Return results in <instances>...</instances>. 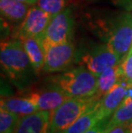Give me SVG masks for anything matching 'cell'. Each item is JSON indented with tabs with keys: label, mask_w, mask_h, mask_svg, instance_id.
I'll return each instance as SVG.
<instances>
[{
	"label": "cell",
	"mask_w": 132,
	"mask_h": 133,
	"mask_svg": "<svg viewBox=\"0 0 132 133\" xmlns=\"http://www.w3.org/2000/svg\"><path fill=\"white\" fill-rule=\"evenodd\" d=\"M52 83L70 97L89 98L97 92L98 76L86 67L81 66L55 76Z\"/></svg>",
	"instance_id": "2"
},
{
	"label": "cell",
	"mask_w": 132,
	"mask_h": 133,
	"mask_svg": "<svg viewBox=\"0 0 132 133\" xmlns=\"http://www.w3.org/2000/svg\"><path fill=\"white\" fill-rule=\"evenodd\" d=\"M73 18L70 9H64L53 16L42 38L45 48L71 41L73 33Z\"/></svg>",
	"instance_id": "4"
},
{
	"label": "cell",
	"mask_w": 132,
	"mask_h": 133,
	"mask_svg": "<svg viewBox=\"0 0 132 133\" xmlns=\"http://www.w3.org/2000/svg\"><path fill=\"white\" fill-rule=\"evenodd\" d=\"M51 112L39 111L20 117L13 133H49Z\"/></svg>",
	"instance_id": "11"
},
{
	"label": "cell",
	"mask_w": 132,
	"mask_h": 133,
	"mask_svg": "<svg viewBox=\"0 0 132 133\" xmlns=\"http://www.w3.org/2000/svg\"><path fill=\"white\" fill-rule=\"evenodd\" d=\"M75 46L71 41L52 45L46 48L45 72H59L67 69L74 60Z\"/></svg>",
	"instance_id": "8"
},
{
	"label": "cell",
	"mask_w": 132,
	"mask_h": 133,
	"mask_svg": "<svg viewBox=\"0 0 132 133\" xmlns=\"http://www.w3.org/2000/svg\"><path fill=\"white\" fill-rule=\"evenodd\" d=\"M120 61V58L107 45H99L93 47L81 58V64L97 76L109 68L117 65Z\"/></svg>",
	"instance_id": "6"
},
{
	"label": "cell",
	"mask_w": 132,
	"mask_h": 133,
	"mask_svg": "<svg viewBox=\"0 0 132 133\" xmlns=\"http://www.w3.org/2000/svg\"><path fill=\"white\" fill-rule=\"evenodd\" d=\"M108 47L122 59L128 54L132 46V11L120 16L111 33Z\"/></svg>",
	"instance_id": "5"
},
{
	"label": "cell",
	"mask_w": 132,
	"mask_h": 133,
	"mask_svg": "<svg viewBox=\"0 0 132 133\" xmlns=\"http://www.w3.org/2000/svg\"><path fill=\"white\" fill-rule=\"evenodd\" d=\"M25 50L29 58L31 64L36 74L43 70L46 60V48L42 38L27 37L22 39Z\"/></svg>",
	"instance_id": "12"
},
{
	"label": "cell",
	"mask_w": 132,
	"mask_h": 133,
	"mask_svg": "<svg viewBox=\"0 0 132 133\" xmlns=\"http://www.w3.org/2000/svg\"><path fill=\"white\" fill-rule=\"evenodd\" d=\"M128 128H129V130H130V133H132V121L128 124Z\"/></svg>",
	"instance_id": "25"
},
{
	"label": "cell",
	"mask_w": 132,
	"mask_h": 133,
	"mask_svg": "<svg viewBox=\"0 0 132 133\" xmlns=\"http://www.w3.org/2000/svg\"><path fill=\"white\" fill-rule=\"evenodd\" d=\"M17 1H21V2H23V3H26L27 4H35L37 3L38 0H17Z\"/></svg>",
	"instance_id": "24"
},
{
	"label": "cell",
	"mask_w": 132,
	"mask_h": 133,
	"mask_svg": "<svg viewBox=\"0 0 132 133\" xmlns=\"http://www.w3.org/2000/svg\"><path fill=\"white\" fill-rule=\"evenodd\" d=\"M106 121L107 120L101 121V122L97 124L93 128L89 129L85 133H107V131H106Z\"/></svg>",
	"instance_id": "21"
},
{
	"label": "cell",
	"mask_w": 132,
	"mask_h": 133,
	"mask_svg": "<svg viewBox=\"0 0 132 133\" xmlns=\"http://www.w3.org/2000/svg\"><path fill=\"white\" fill-rule=\"evenodd\" d=\"M120 67L122 71V79L129 85L132 84V46L128 54L120 61Z\"/></svg>",
	"instance_id": "20"
},
{
	"label": "cell",
	"mask_w": 132,
	"mask_h": 133,
	"mask_svg": "<svg viewBox=\"0 0 132 133\" xmlns=\"http://www.w3.org/2000/svg\"><path fill=\"white\" fill-rule=\"evenodd\" d=\"M33 101L39 110L52 112L59 107L70 96L54 86L52 89L33 91L27 96Z\"/></svg>",
	"instance_id": "10"
},
{
	"label": "cell",
	"mask_w": 132,
	"mask_h": 133,
	"mask_svg": "<svg viewBox=\"0 0 132 133\" xmlns=\"http://www.w3.org/2000/svg\"><path fill=\"white\" fill-rule=\"evenodd\" d=\"M100 122H101V119L98 114L96 105H95L94 107L81 115L74 124H71L63 133H85Z\"/></svg>",
	"instance_id": "17"
},
{
	"label": "cell",
	"mask_w": 132,
	"mask_h": 133,
	"mask_svg": "<svg viewBox=\"0 0 132 133\" xmlns=\"http://www.w3.org/2000/svg\"><path fill=\"white\" fill-rule=\"evenodd\" d=\"M1 108L15 112L19 117L39 111L37 106L29 97H9L1 99Z\"/></svg>",
	"instance_id": "15"
},
{
	"label": "cell",
	"mask_w": 132,
	"mask_h": 133,
	"mask_svg": "<svg viewBox=\"0 0 132 133\" xmlns=\"http://www.w3.org/2000/svg\"><path fill=\"white\" fill-rule=\"evenodd\" d=\"M29 5L17 0H0L2 19L10 23H22L29 10Z\"/></svg>",
	"instance_id": "13"
},
{
	"label": "cell",
	"mask_w": 132,
	"mask_h": 133,
	"mask_svg": "<svg viewBox=\"0 0 132 133\" xmlns=\"http://www.w3.org/2000/svg\"><path fill=\"white\" fill-rule=\"evenodd\" d=\"M115 4L121 6L127 11H132V0H113Z\"/></svg>",
	"instance_id": "22"
},
{
	"label": "cell",
	"mask_w": 132,
	"mask_h": 133,
	"mask_svg": "<svg viewBox=\"0 0 132 133\" xmlns=\"http://www.w3.org/2000/svg\"><path fill=\"white\" fill-rule=\"evenodd\" d=\"M65 0H38L36 5L51 16H55L65 9Z\"/></svg>",
	"instance_id": "19"
},
{
	"label": "cell",
	"mask_w": 132,
	"mask_h": 133,
	"mask_svg": "<svg viewBox=\"0 0 132 133\" xmlns=\"http://www.w3.org/2000/svg\"><path fill=\"white\" fill-rule=\"evenodd\" d=\"M128 87L123 82H119L116 85L96 104V109L101 121L107 120L108 118L120 107L126 95Z\"/></svg>",
	"instance_id": "9"
},
{
	"label": "cell",
	"mask_w": 132,
	"mask_h": 133,
	"mask_svg": "<svg viewBox=\"0 0 132 133\" xmlns=\"http://www.w3.org/2000/svg\"><path fill=\"white\" fill-rule=\"evenodd\" d=\"M132 121V99L125 97L122 104L106 121L107 132L116 126L129 124Z\"/></svg>",
	"instance_id": "16"
},
{
	"label": "cell",
	"mask_w": 132,
	"mask_h": 133,
	"mask_svg": "<svg viewBox=\"0 0 132 133\" xmlns=\"http://www.w3.org/2000/svg\"><path fill=\"white\" fill-rule=\"evenodd\" d=\"M121 79L122 71L121 67H120V63L102 72L98 76V88L96 94L94 95V98L99 101Z\"/></svg>",
	"instance_id": "14"
},
{
	"label": "cell",
	"mask_w": 132,
	"mask_h": 133,
	"mask_svg": "<svg viewBox=\"0 0 132 133\" xmlns=\"http://www.w3.org/2000/svg\"><path fill=\"white\" fill-rule=\"evenodd\" d=\"M52 17V16L38 6L30 7L26 17L18 28L16 38L21 39L27 37L43 38Z\"/></svg>",
	"instance_id": "7"
},
{
	"label": "cell",
	"mask_w": 132,
	"mask_h": 133,
	"mask_svg": "<svg viewBox=\"0 0 132 133\" xmlns=\"http://www.w3.org/2000/svg\"><path fill=\"white\" fill-rule=\"evenodd\" d=\"M97 103L98 101L94 96L89 98L70 97L59 107L51 112L49 133H63Z\"/></svg>",
	"instance_id": "3"
},
{
	"label": "cell",
	"mask_w": 132,
	"mask_h": 133,
	"mask_svg": "<svg viewBox=\"0 0 132 133\" xmlns=\"http://www.w3.org/2000/svg\"><path fill=\"white\" fill-rule=\"evenodd\" d=\"M107 133H130V131L128 128V124H123V125L114 127Z\"/></svg>",
	"instance_id": "23"
},
{
	"label": "cell",
	"mask_w": 132,
	"mask_h": 133,
	"mask_svg": "<svg viewBox=\"0 0 132 133\" xmlns=\"http://www.w3.org/2000/svg\"><path fill=\"white\" fill-rule=\"evenodd\" d=\"M19 116L15 112L1 108L0 110V131L1 133H13Z\"/></svg>",
	"instance_id": "18"
},
{
	"label": "cell",
	"mask_w": 132,
	"mask_h": 133,
	"mask_svg": "<svg viewBox=\"0 0 132 133\" xmlns=\"http://www.w3.org/2000/svg\"><path fill=\"white\" fill-rule=\"evenodd\" d=\"M0 61L4 72L18 86L27 85L35 73L21 39L2 41Z\"/></svg>",
	"instance_id": "1"
}]
</instances>
